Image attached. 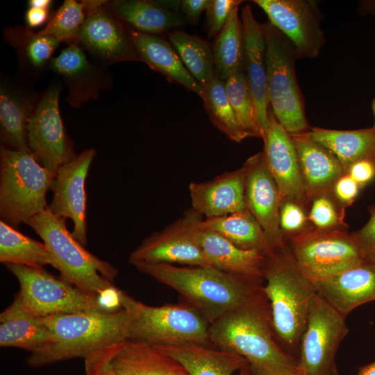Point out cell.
I'll list each match as a JSON object with an SVG mask.
<instances>
[{"instance_id":"obj_22","label":"cell","mask_w":375,"mask_h":375,"mask_svg":"<svg viewBox=\"0 0 375 375\" xmlns=\"http://www.w3.org/2000/svg\"><path fill=\"white\" fill-rule=\"evenodd\" d=\"M188 189L192 208L205 218L223 217L247 209L243 165L210 181H192Z\"/></svg>"},{"instance_id":"obj_6","label":"cell","mask_w":375,"mask_h":375,"mask_svg":"<svg viewBox=\"0 0 375 375\" xmlns=\"http://www.w3.org/2000/svg\"><path fill=\"white\" fill-rule=\"evenodd\" d=\"M56 172L42 166L31 152L0 148L1 220L17 229L47 208L46 194Z\"/></svg>"},{"instance_id":"obj_9","label":"cell","mask_w":375,"mask_h":375,"mask_svg":"<svg viewBox=\"0 0 375 375\" xmlns=\"http://www.w3.org/2000/svg\"><path fill=\"white\" fill-rule=\"evenodd\" d=\"M5 265L19 285L13 302L35 316L44 317L85 311L111 312L103 306L99 296L83 292L43 267L18 264Z\"/></svg>"},{"instance_id":"obj_1","label":"cell","mask_w":375,"mask_h":375,"mask_svg":"<svg viewBox=\"0 0 375 375\" xmlns=\"http://www.w3.org/2000/svg\"><path fill=\"white\" fill-rule=\"evenodd\" d=\"M139 271L176 290L212 324L265 297L263 278L229 274L212 266L135 262Z\"/></svg>"},{"instance_id":"obj_3","label":"cell","mask_w":375,"mask_h":375,"mask_svg":"<svg viewBox=\"0 0 375 375\" xmlns=\"http://www.w3.org/2000/svg\"><path fill=\"white\" fill-rule=\"evenodd\" d=\"M263 281L275 336L282 348L298 360L317 294L314 285L297 265L287 244L266 257Z\"/></svg>"},{"instance_id":"obj_44","label":"cell","mask_w":375,"mask_h":375,"mask_svg":"<svg viewBox=\"0 0 375 375\" xmlns=\"http://www.w3.org/2000/svg\"><path fill=\"white\" fill-rule=\"evenodd\" d=\"M360 188L359 185L349 174H344L335 184L333 192L340 203L349 206L355 201Z\"/></svg>"},{"instance_id":"obj_26","label":"cell","mask_w":375,"mask_h":375,"mask_svg":"<svg viewBox=\"0 0 375 375\" xmlns=\"http://www.w3.org/2000/svg\"><path fill=\"white\" fill-rule=\"evenodd\" d=\"M290 135L309 199L332 192L338 180L345 174L339 160L327 149L311 139L307 132Z\"/></svg>"},{"instance_id":"obj_7","label":"cell","mask_w":375,"mask_h":375,"mask_svg":"<svg viewBox=\"0 0 375 375\" xmlns=\"http://www.w3.org/2000/svg\"><path fill=\"white\" fill-rule=\"evenodd\" d=\"M53 256L61 277L83 292L100 296L114 288L117 269L87 251L68 231L65 221L47 209L27 224Z\"/></svg>"},{"instance_id":"obj_36","label":"cell","mask_w":375,"mask_h":375,"mask_svg":"<svg viewBox=\"0 0 375 375\" xmlns=\"http://www.w3.org/2000/svg\"><path fill=\"white\" fill-rule=\"evenodd\" d=\"M169 39L186 69L204 90L215 76L212 51L197 36L176 30Z\"/></svg>"},{"instance_id":"obj_19","label":"cell","mask_w":375,"mask_h":375,"mask_svg":"<svg viewBox=\"0 0 375 375\" xmlns=\"http://www.w3.org/2000/svg\"><path fill=\"white\" fill-rule=\"evenodd\" d=\"M42 92L33 88V83L19 75H1V146L12 150L31 152L28 142V126Z\"/></svg>"},{"instance_id":"obj_12","label":"cell","mask_w":375,"mask_h":375,"mask_svg":"<svg viewBox=\"0 0 375 375\" xmlns=\"http://www.w3.org/2000/svg\"><path fill=\"white\" fill-rule=\"evenodd\" d=\"M63 84L51 81L42 95L28 126V147L44 167L56 172L77 154L67 133L59 108Z\"/></svg>"},{"instance_id":"obj_35","label":"cell","mask_w":375,"mask_h":375,"mask_svg":"<svg viewBox=\"0 0 375 375\" xmlns=\"http://www.w3.org/2000/svg\"><path fill=\"white\" fill-rule=\"evenodd\" d=\"M215 75L225 81L244 69V43L238 6L231 12L224 26L216 37L213 50Z\"/></svg>"},{"instance_id":"obj_47","label":"cell","mask_w":375,"mask_h":375,"mask_svg":"<svg viewBox=\"0 0 375 375\" xmlns=\"http://www.w3.org/2000/svg\"><path fill=\"white\" fill-rule=\"evenodd\" d=\"M210 0H183L181 1V9L186 16V19L197 24L201 13L206 10Z\"/></svg>"},{"instance_id":"obj_10","label":"cell","mask_w":375,"mask_h":375,"mask_svg":"<svg viewBox=\"0 0 375 375\" xmlns=\"http://www.w3.org/2000/svg\"><path fill=\"white\" fill-rule=\"evenodd\" d=\"M290 251L310 281L330 277L366 262L353 233L308 228L286 239Z\"/></svg>"},{"instance_id":"obj_40","label":"cell","mask_w":375,"mask_h":375,"mask_svg":"<svg viewBox=\"0 0 375 375\" xmlns=\"http://www.w3.org/2000/svg\"><path fill=\"white\" fill-rule=\"evenodd\" d=\"M329 194L323 193L313 197L308 219L317 229H344L339 227L344 224L343 212L338 210Z\"/></svg>"},{"instance_id":"obj_16","label":"cell","mask_w":375,"mask_h":375,"mask_svg":"<svg viewBox=\"0 0 375 375\" xmlns=\"http://www.w3.org/2000/svg\"><path fill=\"white\" fill-rule=\"evenodd\" d=\"M49 70L58 75L67 88L65 99L74 108L98 99L101 91L108 92L113 87L108 67L90 58L78 42L67 43L51 59Z\"/></svg>"},{"instance_id":"obj_23","label":"cell","mask_w":375,"mask_h":375,"mask_svg":"<svg viewBox=\"0 0 375 375\" xmlns=\"http://www.w3.org/2000/svg\"><path fill=\"white\" fill-rule=\"evenodd\" d=\"M311 281L316 293L344 317L357 307L375 301V263L365 262Z\"/></svg>"},{"instance_id":"obj_25","label":"cell","mask_w":375,"mask_h":375,"mask_svg":"<svg viewBox=\"0 0 375 375\" xmlns=\"http://www.w3.org/2000/svg\"><path fill=\"white\" fill-rule=\"evenodd\" d=\"M200 222L194 227V236L212 267L235 275L263 278L267 256L237 247L217 233L201 227Z\"/></svg>"},{"instance_id":"obj_51","label":"cell","mask_w":375,"mask_h":375,"mask_svg":"<svg viewBox=\"0 0 375 375\" xmlns=\"http://www.w3.org/2000/svg\"><path fill=\"white\" fill-rule=\"evenodd\" d=\"M358 375H375V361L360 367Z\"/></svg>"},{"instance_id":"obj_20","label":"cell","mask_w":375,"mask_h":375,"mask_svg":"<svg viewBox=\"0 0 375 375\" xmlns=\"http://www.w3.org/2000/svg\"><path fill=\"white\" fill-rule=\"evenodd\" d=\"M262 151L267 168L283 199L306 207L308 196L297 150L290 133L269 109V125Z\"/></svg>"},{"instance_id":"obj_33","label":"cell","mask_w":375,"mask_h":375,"mask_svg":"<svg viewBox=\"0 0 375 375\" xmlns=\"http://www.w3.org/2000/svg\"><path fill=\"white\" fill-rule=\"evenodd\" d=\"M199 226L212 230L243 249H254L271 256L274 249L262 228L247 209L219 217L203 219Z\"/></svg>"},{"instance_id":"obj_34","label":"cell","mask_w":375,"mask_h":375,"mask_svg":"<svg viewBox=\"0 0 375 375\" xmlns=\"http://www.w3.org/2000/svg\"><path fill=\"white\" fill-rule=\"evenodd\" d=\"M0 261L4 265L18 264L34 267L49 265L56 268V260L44 242L24 235L17 228L0 221Z\"/></svg>"},{"instance_id":"obj_17","label":"cell","mask_w":375,"mask_h":375,"mask_svg":"<svg viewBox=\"0 0 375 375\" xmlns=\"http://www.w3.org/2000/svg\"><path fill=\"white\" fill-rule=\"evenodd\" d=\"M104 5L88 12L76 42L92 60L106 67L124 61H142L127 26Z\"/></svg>"},{"instance_id":"obj_43","label":"cell","mask_w":375,"mask_h":375,"mask_svg":"<svg viewBox=\"0 0 375 375\" xmlns=\"http://www.w3.org/2000/svg\"><path fill=\"white\" fill-rule=\"evenodd\" d=\"M369 220L360 230L352 233L366 262L375 263V205L369 208Z\"/></svg>"},{"instance_id":"obj_28","label":"cell","mask_w":375,"mask_h":375,"mask_svg":"<svg viewBox=\"0 0 375 375\" xmlns=\"http://www.w3.org/2000/svg\"><path fill=\"white\" fill-rule=\"evenodd\" d=\"M155 346L177 360L190 375H232L237 370L249 368L243 357L212 345Z\"/></svg>"},{"instance_id":"obj_42","label":"cell","mask_w":375,"mask_h":375,"mask_svg":"<svg viewBox=\"0 0 375 375\" xmlns=\"http://www.w3.org/2000/svg\"><path fill=\"white\" fill-rule=\"evenodd\" d=\"M242 3L236 0H210L206 9V28L208 38L217 37L224 26L232 10Z\"/></svg>"},{"instance_id":"obj_49","label":"cell","mask_w":375,"mask_h":375,"mask_svg":"<svg viewBox=\"0 0 375 375\" xmlns=\"http://www.w3.org/2000/svg\"><path fill=\"white\" fill-rule=\"evenodd\" d=\"M358 10L361 15L375 14V1H362L358 3Z\"/></svg>"},{"instance_id":"obj_53","label":"cell","mask_w":375,"mask_h":375,"mask_svg":"<svg viewBox=\"0 0 375 375\" xmlns=\"http://www.w3.org/2000/svg\"><path fill=\"white\" fill-rule=\"evenodd\" d=\"M298 375H306V374H298Z\"/></svg>"},{"instance_id":"obj_50","label":"cell","mask_w":375,"mask_h":375,"mask_svg":"<svg viewBox=\"0 0 375 375\" xmlns=\"http://www.w3.org/2000/svg\"><path fill=\"white\" fill-rule=\"evenodd\" d=\"M52 1L51 0H29L28 1V7H38L49 10Z\"/></svg>"},{"instance_id":"obj_2","label":"cell","mask_w":375,"mask_h":375,"mask_svg":"<svg viewBox=\"0 0 375 375\" xmlns=\"http://www.w3.org/2000/svg\"><path fill=\"white\" fill-rule=\"evenodd\" d=\"M212 344L243 357L253 375H298L299 361L278 343L266 296L210 325Z\"/></svg>"},{"instance_id":"obj_14","label":"cell","mask_w":375,"mask_h":375,"mask_svg":"<svg viewBox=\"0 0 375 375\" xmlns=\"http://www.w3.org/2000/svg\"><path fill=\"white\" fill-rule=\"evenodd\" d=\"M203 217L192 208L159 232L152 233L130 255L129 262L212 266L194 236Z\"/></svg>"},{"instance_id":"obj_4","label":"cell","mask_w":375,"mask_h":375,"mask_svg":"<svg viewBox=\"0 0 375 375\" xmlns=\"http://www.w3.org/2000/svg\"><path fill=\"white\" fill-rule=\"evenodd\" d=\"M51 341L27 358L28 365L39 367L69 359L86 358L98 351L127 340L126 310L85 311L43 317Z\"/></svg>"},{"instance_id":"obj_15","label":"cell","mask_w":375,"mask_h":375,"mask_svg":"<svg viewBox=\"0 0 375 375\" xmlns=\"http://www.w3.org/2000/svg\"><path fill=\"white\" fill-rule=\"evenodd\" d=\"M97 154L90 148L77 154L56 171L51 186L53 199L49 210L56 217L74 224L72 232L83 247L87 244V193L85 183L91 164Z\"/></svg>"},{"instance_id":"obj_5","label":"cell","mask_w":375,"mask_h":375,"mask_svg":"<svg viewBox=\"0 0 375 375\" xmlns=\"http://www.w3.org/2000/svg\"><path fill=\"white\" fill-rule=\"evenodd\" d=\"M128 316L127 340L153 345H212L208 321L188 303L151 306L119 290Z\"/></svg>"},{"instance_id":"obj_29","label":"cell","mask_w":375,"mask_h":375,"mask_svg":"<svg viewBox=\"0 0 375 375\" xmlns=\"http://www.w3.org/2000/svg\"><path fill=\"white\" fill-rule=\"evenodd\" d=\"M127 27L142 62L169 80L195 92L202 99L203 89L186 69L173 46L160 37Z\"/></svg>"},{"instance_id":"obj_38","label":"cell","mask_w":375,"mask_h":375,"mask_svg":"<svg viewBox=\"0 0 375 375\" xmlns=\"http://www.w3.org/2000/svg\"><path fill=\"white\" fill-rule=\"evenodd\" d=\"M225 89L238 121L248 137L264 139L251 91L245 72H239L225 80Z\"/></svg>"},{"instance_id":"obj_13","label":"cell","mask_w":375,"mask_h":375,"mask_svg":"<svg viewBox=\"0 0 375 375\" xmlns=\"http://www.w3.org/2000/svg\"><path fill=\"white\" fill-rule=\"evenodd\" d=\"M294 47L298 59L317 58L326 43L322 13L312 0H254Z\"/></svg>"},{"instance_id":"obj_41","label":"cell","mask_w":375,"mask_h":375,"mask_svg":"<svg viewBox=\"0 0 375 375\" xmlns=\"http://www.w3.org/2000/svg\"><path fill=\"white\" fill-rule=\"evenodd\" d=\"M308 220L302 206L283 199L280 208L279 224L285 240L307 230L306 224Z\"/></svg>"},{"instance_id":"obj_31","label":"cell","mask_w":375,"mask_h":375,"mask_svg":"<svg viewBox=\"0 0 375 375\" xmlns=\"http://www.w3.org/2000/svg\"><path fill=\"white\" fill-rule=\"evenodd\" d=\"M307 133L337 158L345 174L358 161L375 162V133L372 127L347 131L311 127Z\"/></svg>"},{"instance_id":"obj_24","label":"cell","mask_w":375,"mask_h":375,"mask_svg":"<svg viewBox=\"0 0 375 375\" xmlns=\"http://www.w3.org/2000/svg\"><path fill=\"white\" fill-rule=\"evenodd\" d=\"M102 351L117 375H190L177 360L147 342L126 340Z\"/></svg>"},{"instance_id":"obj_46","label":"cell","mask_w":375,"mask_h":375,"mask_svg":"<svg viewBox=\"0 0 375 375\" xmlns=\"http://www.w3.org/2000/svg\"><path fill=\"white\" fill-rule=\"evenodd\" d=\"M349 174L361 188L370 183L375 177V162L362 160L353 163L349 169Z\"/></svg>"},{"instance_id":"obj_30","label":"cell","mask_w":375,"mask_h":375,"mask_svg":"<svg viewBox=\"0 0 375 375\" xmlns=\"http://www.w3.org/2000/svg\"><path fill=\"white\" fill-rule=\"evenodd\" d=\"M104 7L131 28L156 35L185 24L183 16L158 2L146 0L108 1Z\"/></svg>"},{"instance_id":"obj_27","label":"cell","mask_w":375,"mask_h":375,"mask_svg":"<svg viewBox=\"0 0 375 375\" xmlns=\"http://www.w3.org/2000/svg\"><path fill=\"white\" fill-rule=\"evenodd\" d=\"M3 36L16 52L19 76L33 83L49 71L53 54L61 43L56 38L35 32L26 25L6 27Z\"/></svg>"},{"instance_id":"obj_8","label":"cell","mask_w":375,"mask_h":375,"mask_svg":"<svg viewBox=\"0 0 375 375\" xmlns=\"http://www.w3.org/2000/svg\"><path fill=\"white\" fill-rule=\"evenodd\" d=\"M266 45L267 90L271 110L290 135L311 128L297 82L296 51L288 39L269 22L262 24Z\"/></svg>"},{"instance_id":"obj_45","label":"cell","mask_w":375,"mask_h":375,"mask_svg":"<svg viewBox=\"0 0 375 375\" xmlns=\"http://www.w3.org/2000/svg\"><path fill=\"white\" fill-rule=\"evenodd\" d=\"M84 360L85 375H117L102 350L93 353Z\"/></svg>"},{"instance_id":"obj_32","label":"cell","mask_w":375,"mask_h":375,"mask_svg":"<svg viewBox=\"0 0 375 375\" xmlns=\"http://www.w3.org/2000/svg\"><path fill=\"white\" fill-rule=\"evenodd\" d=\"M43 317L35 316L13 301L0 314V346L33 353L51 341Z\"/></svg>"},{"instance_id":"obj_48","label":"cell","mask_w":375,"mask_h":375,"mask_svg":"<svg viewBox=\"0 0 375 375\" xmlns=\"http://www.w3.org/2000/svg\"><path fill=\"white\" fill-rule=\"evenodd\" d=\"M49 10L38 7H28L25 14L26 26L29 28L39 26L49 19Z\"/></svg>"},{"instance_id":"obj_18","label":"cell","mask_w":375,"mask_h":375,"mask_svg":"<svg viewBox=\"0 0 375 375\" xmlns=\"http://www.w3.org/2000/svg\"><path fill=\"white\" fill-rule=\"evenodd\" d=\"M243 166L247 210L258 222L274 249L285 247L286 240L279 224L283 198L267 168L263 151L249 158Z\"/></svg>"},{"instance_id":"obj_11","label":"cell","mask_w":375,"mask_h":375,"mask_svg":"<svg viewBox=\"0 0 375 375\" xmlns=\"http://www.w3.org/2000/svg\"><path fill=\"white\" fill-rule=\"evenodd\" d=\"M345 318L317 294L303 335L299 364L306 375H338L335 356L349 332Z\"/></svg>"},{"instance_id":"obj_39","label":"cell","mask_w":375,"mask_h":375,"mask_svg":"<svg viewBox=\"0 0 375 375\" xmlns=\"http://www.w3.org/2000/svg\"><path fill=\"white\" fill-rule=\"evenodd\" d=\"M85 1L65 0L49 17L40 33L61 42H76L87 16Z\"/></svg>"},{"instance_id":"obj_52","label":"cell","mask_w":375,"mask_h":375,"mask_svg":"<svg viewBox=\"0 0 375 375\" xmlns=\"http://www.w3.org/2000/svg\"><path fill=\"white\" fill-rule=\"evenodd\" d=\"M372 110L373 112L374 117V123L373 126L372 127L375 133V98L372 101Z\"/></svg>"},{"instance_id":"obj_37","label":"cell","mask_w":375,"mask_h":375,"mask_svg":"<svg viewBox=\"0 0 375 375\" xmlns=\"http://www.w3.org/2000/svg\"><path fill=\"white\" fill-rule=\"evenodd\" d=\"M202 99L211 122L230 140L240 142L248 138L229 101L224 81L215 75L203 90Z\"/></svg>"},{"instance_id":"obj_21","label":"cell","mask_w":375,"mask_h":375,"mask_svg":"<svg viewBox=\"0 0 375 375\" xmlns=\"http://www.w3.org/2000/svg\"><path fill=\"white\" fill-rule=\"evenodd\" d=\"M244 43V69L253 98L258 120L264 139L269 125V96L266 65V45L262 24L249 4L241 10ZM263 139V140H264Z\"/></svg>"}]
</instances>
